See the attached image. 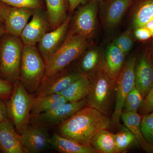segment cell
<instances>
[{"label":"cell","instance_id":"1","mask_svg":"<svg viewBox=\"0 0 153 153\" xmlns=\"http://www.w3.org/2000/svg\"><path fill=\"white\" fill-rule=\"evenodd\" d=\"M111 126L108 116L86 106L60 123L57 134L83 146H91V140L97 132Z\"/></svg>","mask_w":153,"mask_h":153},{"label":"cell","instance_id":"2","mask_svg":"<svg viewBox=\"0 0 153 153\" xmlns=\"http://www.w3.org/2000/svg\"><path fill=\"white\" fill-rule=\"evenodd\" d=\"M88 45V40L86 38L68 32L63 44L46 63V71L42 84L50 76L67 68L78 59Z\"/></svg>","mask_w":153,"mask_h":153},{"label":"cell","instance_id":"3","mask_svg":"<svg viewBox=\"0 0 153 153\" xmlns=\"http://www.w3.org/2000/svg\"><path fill=\"white\" fill-rule=\"evenodd\" d=\"M46 63L36 46L23 47L20 67L19 80L31 94L36 93L42 84Z\"/></svg>","mask_w":153,"mask_h":153},{"label":"cell","instance_id":"4","mask_svg":"<svg viewBox=\"0 0 153 153\" xmlns=\"http://www.w3.org/2000/svg\"><path fill=\"white\" fill-rule=\"evenodd\" d=\"M35 96L26 90L19 80L14 83L12 94L6 100L9 118L21 134L30 125L31 111Z\"/></svg>","mask_w":153,"mask_h":153},{"label":"cell","instance_id":"5","mask_svg":"<svg viewBox=\"0 0 153 153\" xmlns=\"http://www.w3.org/2000/svg\"><path fill=\"white\" fill-rule=\"evenodd\" d=\"M90 79V88L86 97L87 106L109 116L115 96L116 80L108 77L103 70L93 74Z\"/></svg>","mask_w":153,"mask_h":153},{"label":"cell","instance_id":"6","mask_svg":"<svg viewBox=\"0 0 153 153\" xmlns=\"http://www.w3.org/2000/svg\"><path fill=\"white\" fill-rule=\"evenodd\" d=\"M23 45L17 36L5 37L0 46V73L4 79L15 83L20 78V67Z\"/></svg>","mask_w":153,"mask_h":153},{"label":"cell","instance_id":"7","mask_svg":"<svg viewBox=\"0 0 153 153\" xmlns=\"http://www.w3.org/2000/svg\"><path fill=\"white\" fill-rule=\"evenodd\" d=\"M137 59L129 58L124 64L119 76L116 80L115 104L111 118V126L116 127L119 125L126 98L135 85V68Z\"/></svg>","mask_w":153,"mask_h":153},{"label":"cell","instance_id":"8","mask_svg":"<svg viewBox=\"0 0 153 153\" xmlns=\"http://www.w3.org/2000/svg\"><path fill=\"white\" fill-rule=\"evenodd\" d=\"M99 2L89 0L76 12L68 32L83 36L88 40L95 34Z\"/></svg>","mask_w":153,"mask_h":153},{"label":"cell","instance_id":"9","mask_svg":"<svg viewBox=\"0 0 153 153\" xmlns=\"http://www.w3.org/2000/svg\"><path fill=\"white\" fill-rule=\"evenodd\" d=\"M87 105V97L76 102H67L52 110L31 117L30 123L47 127L57 125Z\"/></svg>","mask_w":153,"mask_h":153},{"label":"cell","instance_id":"10","mask_svg":"<svg viewBox=\"0 0 153 153\" xmlns=\"http://www.w3.org/2000/svg\"><path fill=\"white\" fill-rule=\"evenodd\" d=\"M51 137L47 127L30 123L20 134L21 143L26 153H38L47 150L50 146Z\"/></svg>","mask_w":153,"mask_h":153},{"label":"cell","instance_id":"11","mask_svg":"<svg viewBox=\"0 0 153 153\" xmlns=\"http://www.w3.org/2000/svg\"><path fill=\"white\" fill-rule=\"evenodd\" d=\"M49 28L46 11L44 9H34L31 21L25 26L19 38L24 46H36L48 33Z\"/></svg>","mask_w":153,"mask_h":153},{"label":"cell","instance_id":"12","mask_svg":"<svg viewBox=\"0 0 153 153\" xmlns=\"http://www.w3.org/2000/svg\"><path fill=\"white\" fill-rule=\"evenodd\" d=\"M135 85L144 98L153 86V61L149 47L144 48L137 59Z\"/></svg>","mask_w":153,"mask_h":153},{"label":"cell","instance_id":"13","mask_svg":"<svg viewBox=\"0 0 153 153\" xmlns=\"http://www.w3.org/2000/svg\"><path fill=\"white\" fill-rule=\"evenodd\" d=\"M71 17L68 16L63 24L48 32L38 43V50L45 63L63 44L68 34Z\"/></svg>","mask_w":153,"mask_h":153},{"label":"cell","instance_id":"14","mask_svg":"<svg viewBox=\"0 0 153 153\" xmlns=\"http://www.w3.org/2000/svg\"><path fill=\"white\" fill-rule=\"evenodd\" d=\"M82 75L76 69L65 68L50 76L42 83L36 95L60 94Z\"/></svg>","mask_w":153,"mask_h":153},{"label":"cell","instance_id":"15","mask_svg":"<svg viewBox=\"0 0 153 153\" xmlns=\"http://www.w3.org/2000/svg\"><path fill=\"white\" fill-rule=\"evenodd\" d=\"M135 0H104L102 12V22L108 29L117 26L129 8Z\"/></svg>","mask_w":153,"mask_h":153},{"label":"cell","instance_id":"16","mask_svg":"<svg viewBox=\"0 0 153 153\" xmlns=\"http://www.w3.org/2000/svg\"><path fill=\"white\" fill-rule=\"evenodd\" d=\"M34 9L15 7L9 6L6 12L5 31L9 35L19 37L22 30L32 17Z\"/></svg>","mask_w":153,"mask_h":153},{"label":"cell","instance_id":"17","mask_svg":"<svg viewBox=\"0 0 153 153\" xmlns=\"http://www.w3.org/2000/svg\"><path fill=\"white\" fill-rule=\"evenodd\" d=\"M0 151L4 153H26L20 134L10 119L0 123Z\"/></svg>","mask_w":153,"mask_h":153},{"label":"cell","instance_id":"18","mask_svg":"<svg viewBox=\"0 0 153 153\" xmlns=\"http://www.w3.org/2000/svg\"><path fill=\"white\" fill-rule=\"evenodd\" d=\"M79 58L76 69L82 75L90 78L98 71L103 70L104 55L97 48L88 47Z\"/></svg>","mask_w":153,"mask_h":153},{"label":"cell","instance_id":"19","mask_svg":"<svg viewBox=\"0 0 153 153\" xmlns=\"http://www.w3.org/2000/svg\"><path fill=\"white\" fill-rule=\"evenodd\" d=\"M125 57L113 42L108 45L104 55L102 68L108 77L116 80L123 68Z\"/></svg>","mask_w":153,"mask_h":153},{"label":"cell","instance_id":"20","mask_svg":"<svg viewBox=\"0 0 153 153\" xmlns=\"http://www.w3.org/2000/svg\"><path fill=\"white\" fill-rule=\"evenodd\" d=\"M50 28L53 30L63 24L69 11L68 0H44Z\"/></svg>","mask_w":153,"mask_h":153},{"label":"cell","instance_id":"21","mask_svg":"<svg viewBox=\"0 0 153 153\" xmlns=\"http://www.w3.org/2000/svg\"><path fill=\"white\" fill-rule=\"evenodd\" d=\"M142 116L138 113L123 111L121 119L125 125L135 136L141 147L146 152L153 153V146L146 141L141 129L140 123Z\"/></svg>","mask_w":153,"mask_h":153},{"label":"cell","instance_id":"22","mask_svg":"<svg viewBox=\"0 0 153 153\" xmlns=\"http://www.w3.org/2000/svg\"><path fill=\"white\" fill-rule=\"evenodd\" d=\"M50 146L60 153H98L91 146H83L73 140L63 137L56 133L51 136Z\"/></svg>","mask_w":153,"mask_h":153},{"label":"cell","instance_id":"23","mask_svg":"<svg viewBox=\"0 0 153 153\" xmlns=\"http://www.w3.org/2000/svg\"><path fill=\"white\" fill-rule=\"evenodd\" d=\"M67 102L60 94L36 96L32 105L30 117L52 110Z\"/></svg>","mask_w":153,"mask_h":153},{"label":"cell","instance_id":"24","mask_svg":"<svg viewBox=\"0 0 153 153\" xmlns=\"http://www.w3.org/2000/svg\"><path fill=\"white\" fill-rule=\"evenodd\" d=\"M131 7L132 25L134 29L145 26L153 19V0H135Z\"/></svg>","mask_w":153,"mask_h":153},{"label":"cell","instance_id":"25","mask_svg":"<svg viewBox=\"0 0 153 153\" xmlns=\"http://www.w3.org/2000/svg\"><path fill=\"white\" fill-rule=\"evenodd\" d=\"M90 85V78L82 75L60 94L68 102H76L87 97Z\"/></svg>","mask_w":153,"mask_h":153},{"label":"cell","instance_id":"26","mask_svg":"<svg viewBox=\"0 0 153 153\" xmlns=\"http://www.w3.org/2000/svg\"><path fill=\"white\" fill-rule=\"evenodd\" d=\"M90 146L98 153H117L115 134L103 129L94 136Z\"/></svg>","mask_w":153,"mask_h":153},{"label":"cell","instance_id":"27","mask_svg":"<svg viewBox=\"0 0 153 153\" xmlns=\"http://www.w3.org/2000/svg\"><path fill=\"white\" fill-rule=\"evenodd\" d=\"M144 98L142 94L135 85L132 88L126 98L123 111L138 113L143 102Z\"/></svg>","mask_w":153,"mask_h":153},{"label":"cell","instance_id":"28","mask_svg":"<svg viewBox=\"0 0 153 153\" xmlns=\"http://www.w3.org/2000/svg\"><path fill=\"white\" fill-rule=\"evenodd\" d=\"M115 138L117 153L125 151L137 141L135 136L127 128L115 134Z\"/></svg>","mask_w":153,"mask_h":153},{"label":"cell","instance_id":"29","mask_svg":"<svg viewBox=\"0 0 153 153\" xmlns=\"http://www.w3.org/2000/svg\"><path fill=\"white\" fill-rule=\"evenodd\" d=\"M140 127L145 140L153 146V111L143 116Z\"/></svg>","mask_w":153,"mask_h":153},{"label":"cell","instance_id":"30","mask_svg":"<svg viewBox=\"0 0 153 153\" xmlns=\"http://www.w3.org/2000/svg\"><path fill=\"white\" fill-rule=\"evenodd\" d=\"M113 43L126 56L131 50L133 45V39L131 32L126 31L118 36Z\"/></svg>","mask_w":153,"mask_h":153},{"label":"cell","instance_id":"31","mask_svg":"<svg viewBox=\"0 0 153 153\" xmlns=\"http://www.w3.org/2000/svg\"><path fill=\"white\" fill-rule=\"evenodd\" d=\"M0 2L15 7L44 9L43 0H0Z\"/></svg>","mask_w":153,"mask_h":153},{"label":"cell","instance_id":"32","mask_svg":"<svg viewBox=\"0 0 153 153\" xmlns=\"http://www.w3.org/2000/svg\"><path fill=\"white\" fill-rule=\"evenodd\" d=\"M153 111V86L146 96L142 105L138 111L140 115L145 116Z\"/></svg>","mask_w":153,"mask_h":153},{"label":"cell","instance_id":"33","mask_svg":"<svg viewBox=\"0 0 153 153\" xmlns=\"http://www.w3.org/2000/svg\"><path fill=\"white\" fill-rule=\"evenodd\" d=\"M14 88V83L0 78V98L7 100L10 98Z\"/></svg>","mask_w":153,"mask_h":153},{"label":"cell","instance_id":"34","mask_svg":"<svg viewBox=\"0 0 153 153\" xmlns=\"http://www.w3.org/2000/svg\"><path fill=\"white\" fill-rule=\"evenodd\" d=\"M134 35L137 40L141 42H146L152 39V33L145 26L134 29Z\"/></svg>","mask_w":153,"mask_h":153},{"label":"cell","instance_id":"35","mask_svg":"<svg viewBox=\"0 0 153 153\" xmlns=\"http://www.w3.org/2000/svg\"><path fill=\"white\" fill-rule=\"evenodd\" d=\"M8 118L6 100L0 98V123Z\"/></svg>","mask_w":153,"mask_h":153},{"label":"cell","instance_id":"36","mask_svg":"<svg viewBox=\"0 0 153 153\" xmlns=\"http://www.w3.org/2000/svg\"><path fill=\"white\" fill-rule=\"evenodd\" d=\"M69 3V12L73 13L80 4H84L88 0H68Z\"/></svg>","mask_w":153,"mask_h":153},{"label":"cell","instance_id":"37","mask_svg":"<svg viewBox=\"0 0 153 153\" xmlns=\"http://www.w3.org/2000/svg\"><path fill=\"white\" fill-rule=\"evenodd\" d=\"M8 5L0 2V22H4L5 16Z\"/></svg>","mask_w":153,"mask_h":153},{"label":"cell","instance_id":"38","mask_svg":"<svg viewBox=\"0 0 153 153\" xmlns=\"http://www.w3.org/2000/svg\"><path fill=\"white\" fill-rule=\"evenodd\" d=\"M145 27L148 28L150 31L152 36V39H153V19L147 23L146 25H145Z\"/></svg>","mask_w":153,"mask_h":153},{"label":"cell","instance_id":"39","mask_svg":"<svg viewBox=\"0 0 153 153\" xmlns=\"http://www.w3.org/2000/svg\"><path fill=\"white\" fill-rule=\"evenodd\" d=\"M149 47L150 51L151 57H152L153 61V39H152V43Z\"/></svg>","mask_w":153,"mask_h":153},{"label":"cell","instance_id":"40","mask_svg":"<svg viewBox=\"0 0 153 153\" xmlns=\"http://www.w3.org/2000/svg\"><path fill=\"white\" fill-rule=\"evenodd\" d=\"M5 32V28H4L2 26H0V38L1 36H2L4 33Z\"/></svg>","mask_w":153,"mask_h":153},{"label":"cell","instance_id":"41","mask_svg":"<svg viewBox=\"0 0 153 153\" xmlns=\"http://www.w3.org/2000/svg\"><path fill=\"white\" fill-rule=\"evenodd\" d=\"M97 1H98L99 2L101 3L103 1H104V0H97Z\"/></svg>","mask_w":153,"mask_h":153}]
</instances>
